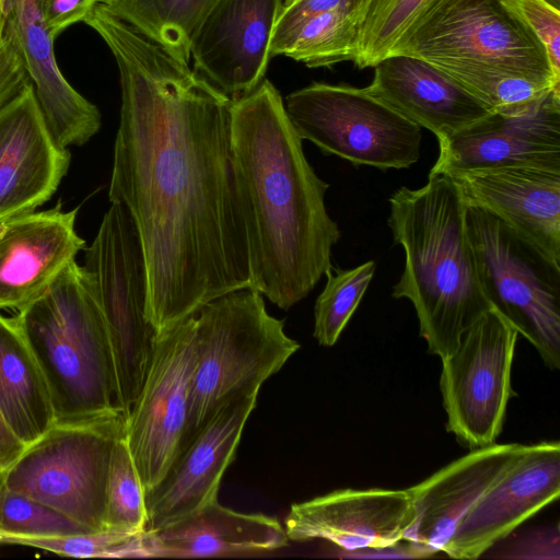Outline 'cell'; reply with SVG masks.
I'll return each instance as SVG.
<instances>
[{"mask_svg": "<svg viewBox=\"0 0 560 560\" xmlns=\"http://www.w3.org/2000/svg\"><path fill=\"white\" fill-rule=\"evenodd\" d=\"M121 89L108 199L130 213L156 336L249 287L248 238L231 147L232 101L100 3L84 20Z\"/></svg>", "mask_w": 560, "mask_h": 560, "instance_id": "cell-1", "label": "cell"}, {"mask_svg": "<svg viewBox=\"0 0 560 560\" xmlns=\"http://www.w3.org/2000/svg\"><path fill=\"white\" fill-rule=\"evenodd\" d=\"M231 147L243 203L249 287L288 311L332 269L340 230L329 185L307 161L278 89L267 79L231 103Z\"/></svg>", "mask_w": 560, "mask_h": 560, "instance_id": "cell-2", "label": "cell"}, {"mask_svg": "<svg viewBox=\"0 0 560 560\" xmlns=\"http://www.w3.org/2000/svg\"><path fill=\"white\" fill-rule=\"evenodd\" d=\"M388 201V226L405 252L404 271L392 295L412 303L428 351L444 360L492 308L467 233V202L447 174L429 175L417 189L400 187Z\"/></svg>", "mask_w": 560, "mask_h": 560, "instance_id": "cell-3", "label": "cell"}, {"mask_svg": "<svg viewBox=\"0 0 560 560\" xmlns=\"http://www.w3.org/2000/svg\"><path fill=\"white\" fill-rule=\"evenodd\" d=\"M14 317L45 373L56 421L124 413L104 317L83 267L72 260Z\"/></svg>", "mask_w": 560, "mask_h": 560, "instance_id": "cell-4", "label": "cell"}, {"mask_svg": "<svg viewBox=\"0 0 560 560\" xmlns=\"http://www.w3.org/2000/svg\"><path fill=\"white\" fill-rule=\"evenodd\" d=\"M192 316L195 364L179 452L220 406L260 390L300 348L285 334L284 322L267 312L262 294L250 287L210 300Z\"/></svg>", "mask_w": 560, "mask_h": 560, "instance_id": "cell-5", "label": "cell"}, {"mask_svg": "<svg viewBox=\"0 0 560 560\" xmlns=\"http://www.w3.org/2000/svg\"><path fill=\"white\" fill-rule=\"evenodd\" d=\"M443 72L497 71L560 86L547 51L508 0H429L389 55Z\"/></svg>", "mask_w": 560, "mask_h": 560, "instance_id": "cell-6", "label": "cell"}, {"mask_svg": "<svg viewBox=\"0 0 560 560\" xmlns=\"http://www.w3.org/2000/svg\"><path fill=\"white\" fill-rule=\"evenodd\" d=\"M82 266L97 298L108 338L117 402L126 418L144 382L156 331L147 316L148 275L136 224L112 202Z\"/></svg>", "mask_w": 560, "mask_h": 560, "instance_id": "cell-7", "label": "cell"}, {"mask_svg": "<svg viewBox=\"0 0 560 560\" xmlns=\"http://www.w3.org/2000/svg\"><path fill=\"white\" fill-rule=\"evenodd\" d=\"M466 226L492 308L560 368V264L486 209L467 203Z\"/></svg>", "mask_w": 560, "mask_h": 560, "instance_id": "cell-8", "label": "cell"}, {"mask_svg": "<svg viewBox=\"0 0 560 560\" xmlns=\"http://www.w3.org/2000/svg\"><path fill=\"white\" fill-rule=\"evenodd\" d=\"M126 432L124 413L56 421L3 471L7 485L89 530L105 527L112 450Z\"/></svg>", "mask_w": 560, "mask_h": 560, "instance_id": "cell-9", "label": "cell"}, {"mask_svg": "<svg viewBox=\"0 0 560 560\" xmlns=\"http://www.w3.org/2000/svg\"><path fill=\"white\" fill-rule=\"evenodd\" d=\"M302 140L353 165L408 168L420 159L421 128L366 88L313 82L284 101Z\"/></svg>", "mask_w": 560, "mask_h": 560, "instance_id": "cell-10", "label": "cell"}, {"mask_svg": "<svg viewBox=\"0 0 560 560\" xmlns=\"http://www.w3.org/2000/svg\"><path fill=\"white\" fill-rule=\"evenodd\" d=\"M518 331L494 308L462 336L442 360L440 388L447 430L470 450L495 443L502 431Z\"/></svg>", "mask_w": 560, "mask_h": 560, "instance_id": "cell-11", "label": "cell"}, {"mask_svg": "<svg viewBox=\"0 0 560 560\" xmlns=\"http://www.w3.org/2000/svg\"><path fill=\"white\" fill-rule=\"evenodd\" d=\"M194 364L191 313L156 336L144 382L126 418L125 436L144 494L161 482L178 455Z\"/></svg>", "mask_w": 560, "mask_h": 560, "instance_id": "cell-12", "label": "cell"}, {"mask_svg": "<svg viewBox=\"0 0 560 560\" xmlns=\"http://www.w3.org/2000/svg\"><path fill=\"white\" fill-rule=\"evenodd\" d=\"M559 495V442L523 445L464 515L442 551L455 559H477Z\"/></svg>", "mask_w": 560, "mask_h": 560, "instance_id": "cell-13", "label": "cell"}, {"mask_svg": "<svg viewBox=\"0 0 560 560\" xmlns=\"http://www.w3.org/2000/svg\"><path fill=\"white\" fill-rule=\"evenodd\" d=\"M283 0H218L196 32L194 71L231 101L254 91L272 58Z\"/></svg>", "mask_w": 560, "mask_h": 560, "instance_id": "cell-14", "label": "cell"}, {"mask_svg": "<svg viewBox=\"0 0 560 560\" xmlns=\"http://www.w3.org/2000/svg\"><path fill=\"white\" fill-rule=\"evenodd\" d=\"M438 141L439 156L429 175L511 166L560 171V91L529 112L490 113Z\"/></svg>", "mask_w": 560, "mask_h": 560, "instance_id": "cell-15", "label": "cell"}, {"mask_svg": "<svg viewBox=\"0 0 560 560\" xmlns=\"http://www.w3.org/2000/svg\"><path fill=\"white\" fill-rule=\"evenodd\" d=\"M258 394L226 400L180 450L161 482L144 497L147 530L171 525L218 500L222 477L234 460Z\"/></svg>", "mask_w": 560, "mask_h": 560, "instance_id": "cell-16", "label": "cell"}, {"mask_svg": "<svg viewBox=\"0 0 560 560\" xmlns=\"http://www.w3.org/2000/svg\"><path fill=\"white\" fill-rule=\"evenodd\" d=\"M415 517L407 489H340L294 503L283 526L289 540L324 539L353 552L396 545Z\"/></svg>", "mask_w": 560, "mask_h": 560, "instance_id": "cell-17", "label": "cell"}, {"mask_svg": "<svg viewBox=\"0 0 560 560\" xmlns=\"http://www.w3.org/2000/svg\"><path fill=\"white\" fill-rule=\"evenodd\" d=\"M70 160L52 140L30 81L0 108V222L47 202Z\"/></svg>", "mask_w": 560, "mask_h": 560, "instance_id": "cell-18", "label": "cell"}, {"mask_svg": "<svg viewBox=\"0 0 560 560\" xmlns=\"http://www.w3.org/2000/svg\"><path fill=\"white\" fill-rule=\"evenodd\" d=\"M78 210L58 203L0 222V311L37 300L85 248L75 231Z\"/></svg>", "mask_w": 560, "mask_h": 560, "instance_id": "cell-19", "label": "cell"}, {"mask_svg": "<svg viewBox=\"0 0 560 560\" xmlns=\"http://www.w3.org/2000/svg\"><path fill=\"white\" fill-rule=\"evenodd\" d=\"M491 444L471 450L425 480L408 488L416 517L404 534L420 558L443 550L458 523L522 450Z\"/></svg>", "mask_w": 560, "mask_h": 560, "instance_id": "cell-20", "label": "cell"}, {"mask_svg": "<svg viewBox=\"0 0 560 560\" xmlns=\"http://www.w3.org/2000/svg\"><path fill=\"white\" fill-rule=\"evenodd\" d=\"M8 24L22 56L48 131L58 147L83 145L102 126L93 103L66 80L54 51L39 0H8Z\"/></svg>", "mask_w": 560, "mask_h": 560, "instance_id": "cell-21", "label": "cell"}, {"mask_svg": "<svg viewBox=\"0 0 560 560\" xmlns=\"http://www.w3.org/2000/svg\"><path fill=\"white\" fill-rule=\"evenodd\" d=\"M451 176L467 203L493 213L560 264V171L511 166Z\"/></svg>", "mask_w": 560, "mask_h": 560, "instance_id": "cell-22", "label": "cell"}, {"mask_svg": "<svg viewBox=\"0 0 560 560\" xmlns=\"http://www.w3.org/2000/svg\"><path fill=\"white\" fill-rule=\"evenodd\" d=\"M374 69L366 90L438 139L492 113L457 81L420 58L393 54Z\"/></svg>", "mask_w": 560, "mask_h": 560, "instance_id": "cell-23", "label": "cell"}, {"mask_svg": "<svg viewBox=\"0 0 560 560\" xmlns=\"http://www.w3.org/2000/svg\"><path fill=\"white\" fill-rule=\"evenodd\" d=\"M284 526L262 513H243L214 500L142 537L144 558L240 557L288 546Z\"/></svg>", "mask_w": 560, "mask_h": 560, "instance_id": "cell-24", "label": "cell"}, {"mask_svg": "<svg viewBox=\"0 0 560 560\" xmlns=\"http://www.w3.org/2000/svg\"><path fill=\"white\" fill-rule=\"evenodd\" d=\"M0 416L27 447L56 422L42 365L15 317L0 313Z\"/></svg>", "mask_w": 560, "mask_h": 560, "instance_id": "cell-25", "label": "cell"}, {"mask_svg": "<svg viewBox=\"0 0 560 560\" xmlns=\"http://www.w3.org/2000/svg\"><path fill=\"white\" fill-rule=\"evenodd\" d=\"M366 0L307 16L273 35L271 56H285L311 68L354 61Z\"/></svg>", "mask_w": 560, "mask_h": 560, "instance_id": "cell-26", "label": "cell"}, {"mask_svg": "<svg viewBox=\"0 0 560 560\" xmlns=\"http://www.w3.org/2000/svg\"><path fill=\"white\" fill-rule=\"evenodd\" d=\"M217 1L100 0V4L174 59L189 66L194 36Z\"/></svg>", "mask_w": 560, "mask_h": 560, "instance_id": "cell-27", "label": "cell"}, {"mask_svg": "<svg viewBox=\"0 0 560 560\" xmlns=\"http://www.w3.org/2000/svg\"><path fill=\"white\" fill-rule=\"evenodd\" d=\"M376 269L369 260L351 269L334 268L314 306V337L325 347L334 346L359 306Z\"/></svg>", "mask_w": 560, "mask_h": 560, "instance_id": "cell-28", "label": "cell"}, {"mask_svg": "<svg viewBox=\"0 0 560 560\" xmlns=\"http://www.w3.org/2000/svg\"><path fill=\"white\" fill-rule=\"evenodd\" d=\"M125 433L117 438L110 454L106 482L105 527L142 534L147 532L148 525L145 494Z\"/></svg>", "mask_w": 560, "mask_h": 560, "instance_id": "cell-29", "label": "cell"}, {"mask_svg": "<svg viewBox=\"0 0 560 560\" xmlns=\"http://www.w3.org/2000/svg\"><path fill=\"white\" fill-rule=\"evenodd\" d=\"M429 0H366L358 56L359 68L374 67L390 50Z\"/></svg>", "mask_w": 560, "mask_h": 560, "instance_id": "cell-30", "label": "cell"}, {"mask_svg": "<svg viewBox=\"0 0 560 560\" xmlns=\"http://www.w3.org/2000/svg\"><path fill=\"white\" fill-rule=\"evenodd\" d=\"M145 533V532H144ZM116 529L42 536L4 537L2 542L46 550L75 558H133L144 557L143 534Z\"/></svg>", "mask_w": 560, "mask_h": 560, "instance_id": "cell-31", "label": "cell"}, {"mask_svg": "<svg viewBox=\"0 0 560 560\" xmlns=\"http://www.w3.org/2000/svg\"><path fill=\"white\" fill-rule=\"evenodd\" d=\"M92 532L50 508L12 490L0 470V534L42 537Z\"/></svg>", "mask_w": 560, "mask_h": 560, "instance_id": "cell-32", "label": "cell"}, {"mask_svg": "<svg viewBox=\"0 0 560 560\" xmlns=\"http://www.w3.org/2000/svg\"><path fill=\"white\" fill-rule=\"evenodd\" d=\"M545 46L551 70L560 80V10L542 0H508Z\"/></svg>", "mask_w": 560, "mask_h": 560, "instance_id": "cell-33", "label": "cell"}, {"mask_svg": "<svg viewBox=\"0 0 560 560\" xmlns=\"http://www.w3.org/2000/svg\"><path fill=\"white\" fill-rule=\"evenodd\" d=\"M8 0H0V108L30 82L8 24Z\"/></svg>", "mask_w": 560, "mask_h": 560, "instance_id": "cell-34", "label": "cell"}, {"mask_svg": "<svg viewBox=\"0 0 560 560\" xmlns=\"http://www.w3.org/2000/svg\"><path fill=\"white\" fill-rule=\"evenodd\" d=\"M559 526L528 533L506 546L498 558L559 560Z\"/></svg>", "mask_w": 560, "mask_h": 560, "instance_id": "cell-35", "label": "cell"}, {"mask_svg": "<svg viewBox=\"0 0 560 560\" xmlns=\"http://www.w3.org/2000/svg\"><path fill=\"white\" fill-rule=\"evenodd\" d=\"M100 0H39L44 24L55 39L67 27L84 22Z\"/></svg>", "mask_w": 560, "mask_h": 560, "instance_id": "cell-36", "label": "cell"}, {"mask_svg": "<svg viewBox=\"0 0 560 560\" xmlns=\"http://www.w3.org/2000/svg\"><path fill=\"white\" fill-rule=\"evenodd\" d=\"M354 1L357 0H299L282 9L277 20L273 35L289 30L295 23L307 16L332 10Z\"/></svg>", "mask_w": 560, "mask_h": 560, "instance_id": "cell-37", "label": "cell"}, {"mask_svg": "<svg viewBox=\"0 0 560 560\" xmlns=\"http://www.w3.org/2000/svg\"><path fill=\"white\" fill-rule=\"evenodd\" d=\"M24 450L25 446L11 432L0 416V470L9 468Z\"/></svg>", "mask_w": 560, "mask_h": 560, "instance_id": "cell-38", "label": "cell"}, {"mask_svg": "<svg viewBox=\"0 0 560 560\" xmlns=\"http://www.w3.org/2000/svg\"><path fill=\"white\" fill-rule=\"evenodd\" d=\"M557 10H560V0H542Z\"/></svg>", "mask_w": 560, "mask_h": 560, "instance_id": "cell-39", "label": "cell"}, {"mask_svg": "<svg viewBox=\"0 0 560 560\" xmlns=\"http://www.w3.org/2000/svg\"><path fill=\"white\" fill-rule=\"evenodd\" d=\"M298 1L299 0H283V8L289 7Z\"/></svg>", "mask_w": 560, "mask_h": 560, "instance_id": "cell-40", "label": "cell"}, {"mask_svg": "<svg viewBox=\"0 0 560 560\" xmlns=\"http://www.w3.org/2000/svg\"><path fill=\"white\" fill-rule=\"evenodd\" d=\"M3 540V536L0 534V542H2Z\"/></svg>", "mask_w": 560, "mask_h": 560, "instance_id": "cell-41", "label": "cell"}]
</instances>
